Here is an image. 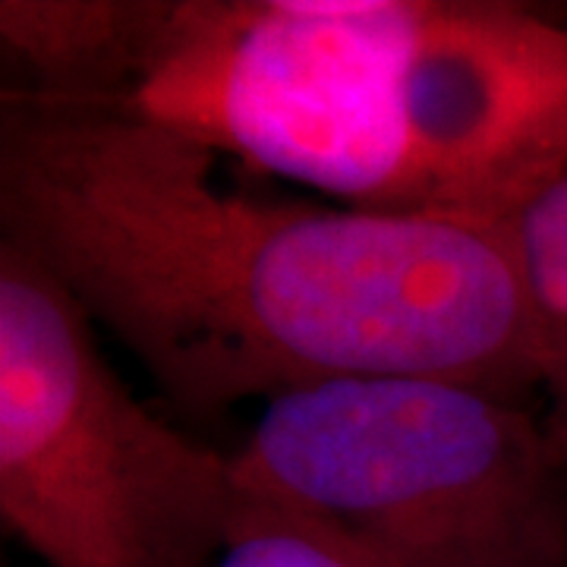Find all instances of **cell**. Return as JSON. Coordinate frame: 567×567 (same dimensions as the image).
Segmentation results:
<instances>
[{"label": "cell", "mask_w": 567, "mask_h": 567, "mask_svg": "<svg viewBox=\"0 0 567 567\" xmlns=\"http://www.w3.org/2000/svg\"><path fill=\"white\" fill-rule=\"evenodd\" d=\"M203 142L3 92L0 224L186 416L360 375L536 404L511 221L388 215L237 183Z\"/></svg>", "instance_id": "obj_1"}, {"label": "cell", "mask_w": 567, "mask_h": 567, "mask_svg": "<svg viewBox=\"0 0 567 567\" xmlns=\"http://www.w3.org/2000/svg\"><path fill=\"white\" fill-rule=\"evenodd\" d=\"M44 102L121 111L353 208L498 224L567 174V13L117 0L89 80Z\"/></svg>", "instance_id": "obj_2"}, {"label": "cell", "mask_w": 567, "mask_h": 567, "mask_svg": "<svg viewBox=\"0 0 567 567\" xmlns=\"http://www.w3.org/2000/svg\"><path fill=\"white\" fill-rule=\"evenodd\" d=\"M240 486L398 567H567V466L539 406L439 375H360L265 404Z\"/></svg>", "instance_id": "obj_3"}, {"label": "cell", "mask_w": 567, "mask_h": 567, "mask_svg": "<svg viewBox=\"0 0 567 567\" xmlns=\"http://www.w3.org/2000/svg\"><path fill=\"white\" fill-rule=\"evenodd\" d=\"M244 498L234 457L152 413L99 328L0 240V517L51 567H208Z\"/></svg>", "instance_id": "obj_4"}, {"label": "cell", "mask_w": 567, "mask_h": 567, "mask_svg": "<svg viewBox=\"0 0 567 567\" xmlns=\"http://www.w3.org/2000/svg\"><path fill=\"white\" fill-rule=\"evenodd\" d=\"M511 230L539 365L536 406L567 466V174L536 193L511 218Z\"/></svg>", "instance_id": "obj_5"}, {"label": "cell", "mask_w": 567, "mask_h": 567, "mask_svg": "<svg viewBox=\"0 0 567 567\" xmlns=\"http://www.w3.org/2000/svg\"><path fill=\"white\" fill-rule=\"evenodd\" d=\"M208 567H398L350 533L259 492L244 488L224 546Z\"/></svg>", "instance_id": "obj_6"}]
</instances>
